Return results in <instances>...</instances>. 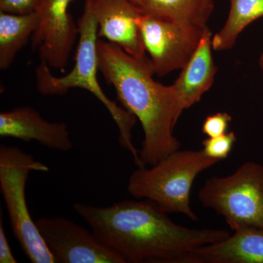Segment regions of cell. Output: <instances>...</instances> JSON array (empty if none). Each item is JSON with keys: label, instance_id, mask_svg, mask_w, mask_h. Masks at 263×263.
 <instances>
[{"label": "cell", "instance_id": "cell-1", "mask_svg": "<svg viewBox=\"0 0 263 263\" xmlns=\"http://www.w3.org/2000/svg\"><path fill=\"white\" fill-rule=\"evenodd\" d=\"M73 209L127 262L192 263L197 249L230 235L226 230L179 226L149 199L122 200L108 207L76 203Z\"/></svg>", "mask_w": 263, "mask_h": 263}, {"label": "cell", "instance_id": "cell-2", "mask_svg": "<svg viewBox=\"0 0 263 263\" xmlns=\"http://www.w3.org/2000/svg\"><path fill=\"white\" fill-rule=\"evenodd\" d=\"M98 67L124 108L141 122L144 138L139 151L144 167L180 149L174 129L182 114L172 86L154 80L149 59H137L117 45L98 41Z\"/></svg>", "mask_w": 263, "mask_h": 263}, {"label": "cell", "instance_id": "cell-3", "mask_svg": "<svg viewBox=\"0 0 263 263\" xmlns=\"http://www.w3.org/2000/svg\"><path fill=\"white\" fill-rule=\"evenodd\" d=\"M77 25L79 42L73 68L64 77H55L51 73L48 64L41 60V65L36 70L37 90L43 95H63L72 88H81L92 93L105 105L117 124L121 146L130 152L138 167H143L139 151L136 149L132 141V132L136 123V116L110 100L98 82V24L91 0H86L84 13L78 21Z\"/></svg>", "mask_w": 263, "mask_h": 263}, {"label": "cell", "instance_id": "cell-4", "mask_svg": "<svg viewBox=\"0 0 263 263\" xmlns=\"http://www.w3.org/2000/svg\"><path fill=\"white\" fill-rule=\"evenodd\" d=\"M219 162L202 150L179 149L149 168L138 167L129 177L127 191L136 198L153 200L167 214H182L197 221L198 216L190 206L194 181Z\"/></svg>", "mask_w": 263, "mask_h": 263}, {"label": "cell", "instance_id": "cell-5", "mask_svg": "<svg viewBox=\"0 0 263 263\" xmlns=\"http://www.w3.org/2000/svg\"><path fill=\"white\" fill-rule=\"evenodd\" d=\"M48 167L18 147L0 146V189L13 234L33 263H55L27 207L26 186L32 171Z\"/></svg>", "mask_w": 263, "mask_h": 263}, {"label": "cell", "instance_id": "cell-6", "mask_svg": "<svg viewBox=\"0 0 263 263\" xmlns=\"http://www.w3.org/2000/svg\"><path fill=\"white\" fill-rule=\"evenodd\" d=\"M198 198L202 206L222 216L233 231L263 230V165L246 162L230 176L209 178Z\"/></svg>", "mask_w": 263, "mask_h": 263}, {"label": "cell", "instance_id": "cell-7", "mask_svg": "<svg viewBox=\"0 0 263 263\" xmlns=\"http://www.w3.org/2000/svg\"><path fill=\"white\" fill-rule=\"evenodd\" d=\"M138 24L155 73L161 77L184 67L198 47L205 29L146 14L140 15Z\"/></svg>", "mask_w": 263, "mask_h": 263}, {"label": "cell", "instance_id": "cell-8", "mask_svg": "<svg viewBox=\"0 0 263 263\" xmlns=\"http://www.w3.org/2000/svg\"><path fill=\"white\" fill-rule=\"evenodd\" d=\"M35 221L55 263H126L117 252L95 234L63 217Z\"/></svg>", "mask_w": 263, "mask_h": 263}, {"label": "cell", "instance_id": "cell-9", "mask_svg": "<svg viewBox=\"0 0 263 263\" xmlns=\"http://www.w3.org/2000/svg\"><path fill=\"white\" fill-rule=\"evenodd\" d=\"M72 0H40L37 26L32 37L33 49L50 67L64 70L79 36L68 8Z\"/></svg>", "mask_w": 263, "mask_h": 263}, {"label": "cell", "instance_id": "cell-10", "mask_svg": "<svg viewBox=\"0 0 263 263\" xmlns=\"http://www.w3.org/2000/svg\"><path fill=\"white\" fill-rule=\"evenodd\" d=\"M98 24V37L117 45L137 59L146 57L138 19L142 14L129 0H91Z\"/></svg>", "mask_w": 263, "mask_h": 263}, {"label": "cell", "instance_id": "cell-11", "mask_svg": "<svg viewBox=\"0 0 263 263\" xmlns=\"http://www.w3.org/2000/svg\"><path fill=\"white\" fill-rule=\"evenodd\" d=\"M0 136L26 142L36 141L53 150L68 152L73 146L65 122H50L32 107L0 114Z\"/></svg>", "mask_w": 263, "mask_h": 263}, {"label": "cell", "instance_id": "cell-12", "mask_svg": "<svg viewBox=\"0 0 263 263\" xmlns=\"http://www.w3.org/2000/svg\"><path fill=\"white\" fill-rule=\"evenodd\" d=\"M212 48V32L206 27L196 51L171 85L182 110L200 102L214 84L217 68L213 60Z\"/></svg>", "mask_w": 263, "mask_h": 263}, {"label": "cell", "instance_id": "cell-13", "mask_svg": "<svg viewBox=\"0 0 263 263\" xmlns=\"http://www.w3.org/2000/svg\"><path fill=\"white\" fill-rule=\"evenodd\" d=\"M194 252L192 263H263V230L241 228Z\"/></svg>", "mask_w": 263, "mask_h": 263}, {"label": "cell", "instance_id": "cell-14", "mask_svg": "<svg viewBox=\"0 0 263 263\" xmlns=\"http://www.w3.org/2000/svg\"><path fill=\"white\" fill-rule=\"evenodd\" d=\"M142 14L207 27L214 9V0H140Z\"/></svg>", "mask_w": 263, "mask_h": 263}, {"label": "cell", "instance_id": "cell-15", "mask_svg": "<svg viewBox=\"0 0 263 263\" xmlns=\"http://www.w3.org/2000/svg\"><path fill=\"white\" fill-rule=\"evenodd\" d=\"M37 22L35 12L22 15L0 12L1 70H7L11 66L18 52L32 37Z\"/></svg>", "mask_w": 263, "mask_h": 263}, {"label": "cell", "instance_id": "cell-16", "mask_svg": "<svg viewBox=\"0 0 263 263\" xmlns=\"http://www.w3.org/2000/svg\"><path fill=\"white\" fill-rule=\"evenodd\" d=\"M230 8L224 27L212 37L215 51L233 48L242 31L263 16V0H230Z\"/></svg>", "mask_w": 263, "mask_h": 263}, {"label": "cell", "instance_id": "cell-17", "mask_svg": "<svg viewBox=\"0 0 263 263\" xmlns=\"http://www.w3.org/2000/svg\"><path fill=\"white\" fill-rule=\"evenodd\" d=\"M236 140L233 132L214 138H208L202 142V151L209 157L221 161L228 158Z\"/></svg>", "mask_w": 263, "mask_h": 263}, {"label": "cell", "instance_id": "cell-18", "mask_svg": "<svg viewBox=\"0 0 263 263\" xmlns=\"http://www.w3.org/2000/svg\"><path fill=\"white\" fill-rule=\"evenodd\" d=\"M232 121L230 114L219 112L209 116L202 124V132L209 138L222 136L227 133L228 126Z\"/></svg>", "mask_w": 263, "mask_h": 263}, {"label": "cell", "instance_id": "cell-19", "mask_svg": "<svg viewBox=\"0 0 263 263\" xmlns=\"http://www.w3.org/2000/svg\"><path fill=\"white\" fill-rule=\"evenodd\" d=\"M40 0H0V10L13 14H29L35 12Z\"/></svg>", "mask_w": 263, "mask_h": 263}, {"label": "cell", "instance_id": "cell-20", "mask_svg": "<svg viewBox=\"0 0 263 263\" xmlns=\"http://www.w3.org/2000/svg\"><path fill=\"white\" fill-rule=\"evenodd\" d=\"M16 259L15 258L9 243L7 239L3 223H0V263H16Z\"/></svg>", "mask_w": 263, "mask_h": 263}, {"label": "cell", "instance_id": "cell-21", "mask_svg": "<svg viewBox=\"0 0 263 263\" xmlns=\"http://www.w3.org/2000/svg\"><path fill=\"white\" fill-rule=\"evenodd\" d=\"M259 66H260L261 70H262L263 72V53L260 57V60H259Z\"/></svg>", "mask_w": 263, "mask_h": 263}, {"label": "cell", "instance_id": "cell-22", "mask_svg": "<svg viewBox=\"0 0 263 263\" xmlns=\"http://www.w3.org/2000/svg\"><path fill=\"white\" fill-rule=\"evenodd\" d=\"M132 3H134L135 5H137L139 3L140 0H129Z\"/></svg>", "mask_w": 263, "mask_h": 263}]
</instances>
